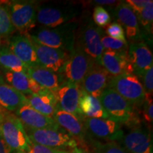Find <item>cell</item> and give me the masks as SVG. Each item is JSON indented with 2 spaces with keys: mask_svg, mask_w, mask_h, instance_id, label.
<instances>
[{
  "mask_svg": "<svg viewBox=\"0 0 153 153\" xmlns=\"http://www.w3.org/2000/svg\"><path fill=\"white\" fill-rule=\"evenodd\" d=\"M77 21H73L55 28L41 26L34 28L28 35L39 43L70 53L73 50Z\"/></svg>",
  "mask_w": 153,
  "mask_h": 153,
  "instance_id": "cell-2",
  "label": "cell"
},
{
  "mask_svg": "<svg viewBox=\"0 0 153 153\" xmlns=\"http://www.w3.org/2000/svg\"><path fill=\"white\" fill-rule=\"evenodd\" d=\"M101 43L104 50H111L128 54L129 47L128 41H122L110 37L104 33V30L101 31Z\"/></svg>",
  "mask_w": 153,
  "mask_h": 153,
  "instance_id": "cell-30",
  "label": "cell"
},
{
  "mask_svg": "<svg viewBox=\"0 0 153 153\" xmlns=\"http://www.w3.org/2000/svg\"><path fill=\"white\" fill-rule=\"evenodd\" d=\"M128 57L133 69V74L137 77L152 68L153 56L148 44L143 42L131 43L128 47Z\"/></svg>",
  "mask_w": 153,
  "mask_h": 153,
  "instance_id": "cell-17",
  "label": "cell"
},
{
  "mask_svg": "<svg viewBox=\"0 0 153 153\" xmlns=\"http://www.w3.org/2000/svg\"><path fill=\"white\" fill-rule=\"evenodd\" d=\"M24 153H55V149L31 143L28 150Z\"/></svg>",
  "mask_w": 153,
  "mask_h": 153,
  "instance_id": "cell-35",
  "label": "cell"
},
{
  "mask_svg": "<svg viewBox=\"0 0 153 153\" xmlns=\"http://www.w3.org/2000/svg\"><path fill=\"white\" fill-rule=\"evenodd\" d=\"M100 65L112 76L133 74V69L126 53L104 50L101 57Z\"/></svg>",
  "mask_w": 153,
  "mask_h": 153,
  "instance_id": "cell-18",
  "label": "cell"
},
{
  "mask_svg": "<svg viewBox=\"0 0 153 153\" xmlns=\"http://www.w3.org/2000/svg\"><path fill=\"white\" fill-rule=\"evenodd\" d=\"M2 109H3V108H1V106H0V111H1V110H2Z\"/></svg>",
  "mask_w": 153,
  "mask_h": 153,
  "instance_id": "cell-41",
  "label": "cell"
},
{
  "mask_svg": "<svg viewBox=\"0 0 153 153\" xmlns=\"http://www.w3.org/2000/svg\"><path fill=\"white\" fill-rule=\"evenodd\" d=\"M14 152L4 140L0 133V153H12Z\"/></svg>",
  "mask_w": 153,
  "mask_h": 153,
  "instance_id": "cell-38",
  "label": "cell"
},
{
  "mask_svg": "<svg viewBox=\"0 0 153 153\" xmlns=\"http://www.w3.org/2000/svg\"><path fill=\"white\" fill-rule=\"evenodd\" d=\"M59 108L84 118L79 108V85L68 80H65L55 92Z\"/></svg>",
  "mask_w": 153,
  "mask_h": 153,
  "instance_id": "cell-15",
  "label": "cell"
},
{
  "mask_svg": "<svg viewBox=\"0 0 153 153\" xmlns=\"http://www.w3.org/2000/svg\"><path fill=\"white\" fill-rule=\"evenodd\" d=\"M0 83H5L4 79L2 72H1V70H0Z\"/></svg>",
  "mask_w": 153,
  "mask_h": 153,
  "instance_id": "cell-40",
  "label": "cell"
},
{
  "mask_svg": "<svg viewBox=\"0 0 153 153\" xmlns=\"http://www.w3.org/2000/svg\"><path fill=\"white\" fill-rule=\"evenodd\" d=\"M12 153H22V152H12Z\"/></svg>",
  "mask_w": 153,
  "mask_h": 153,
  "instance_id": "cell-43",
  "label": "cell"
},
{
  "mask_svg": "<svg viewBox=\"0 0 153 153\" xmlns=\"http://www.w3.org/2000/svg\"><path fill=\"white\" fill-rule=\"evenodd\" d=\"M25 97L32 108L48 117L53 118L59 108L56 95L51 91L40 96L30 94Z\"/></svg>",
  "mask_w": 153,
  "mask_h": 153,
  "instance_id": "cell-22",
  "label": "cell"
},
{
  "mask_svg": "<svg viewBox=\"0 0 153 153\" xmlns=\"http://www.w3.org/2000/svg\"><path fill=\"white\" fill-rule=\"evenodd\" d=\"M30 141L55 150L74 149L81 144L77 140L60 128L55 129H30L24 128Z\"/></svg>",
  "mask_w": 153,
  "mask_h": 153,
  "instance_id": "cell-6",
  "label": "cell"
},
{
  "mask_svg": "<svg viewBox=\"0 0 153 153\" xmlns=\"http://www.w3.org/2000/svg\"><path fill=\"white\" fill-rule=\"evenodd\" d=\"M80 88V87H79ZM79 108L82 116L90 118H109L99 99L86 93L80 88Z\"/></svg>",
  "mask_w": 153,
  "mask_h": 153,
  "instance_id": "cell-24",
  "label": "cell"
},
{
  "mask_svg": "<svg viewBox=\"0 0 153 153\" xmlns=\"http://www.w3.org/2000/svg\"><path fill=\"white\" fill-rule=\"evenodd\" d=\"M112 14L117 21L116 22L123 27L131 43L141 42L142 37L138 19L135 11L126 1H120L116 4L112 9Z\"/></svg>",
  "mask_w": 153,
  "mask_h": 153,
  "instance_id": "cell-12",
  "label": "cell"
},
{
  "mask_svg": "<svg viewBox=\"0 0 153 153\" xmlns=\"http://www.w3.org/2000/svg\"><path fill=\"white\" fill-rule=\"evenodd\" d=\"M7 46L28 68L38 65L33 44L27 33H19L11 36Z\"/></svg>",
  "mask_w": 153,
  "mask_h": 153,
  "instance_id": "cell-19",
  "label": "cell"
},
{
  "mask_svg": "<svg viewBox=\"0 0 153 153\" xmlns=\"http://www.w3.org/2000/svg\"><path fill=\"white\" fill-rule=\"evenodd\" d=\"M149 0H127L126 2L135 11V14H138L148 3Z\"/></svg>",
  "mask_w": 153,
  "mask_h": 153,
  "instance_id": "cell-36",
  "label": "cell"
},
{
  "mask_svg": "<svg viewBox=\"0 0 153 153\" xmlns=\"http://www.w3.org/2000/svg\"><path fill=\"white\" fill-rule=\"evenodd\" d=\"M140 28L142 41L152 42L153 23V1L149 0L148 3L136 14Z\"/></svg>",
  "mask_w": 153,
  "mask_h": 153,
  "instance_id": "cell-26",
  "label": "cell"
},
{
  "mask_svg": "<svg viewBox=\"0 0 153 153\" xmlns=\"http://www.w3.org/2000/svg\"><path fill=\"white\" fill-rule=\"evenodd\" d=\"M106 33L108 36L122 41H127L123 27L118 22H114L107 26Z\"/></svg>",
  "mask_w": 153,
  "mask_h": 153,
  "instance_id": "cell-33",
  "label": "cell"
},
{
  "mask_svg": "<svg viewBox=\"0 0 153 153\" xmlns=\"http://www.w3.org/2000/svg\"><path fill=\"white\" fill-rule=\"evenodd\" d=\"M93 63L83 51L77 47L70 53L69 58L63 69L62 75L65 80H68L80 85L86 74Z\"/></svg>",
  "mask_w": 153,
  "mask_h": 153,
  "instance_id": "cell-11",
  "label": "cell"
},
{
  "mask_svg": "<svg viewBox=\"0 0 153 153\" xmlns=\"http://www.w3.org/2000/svg\"><path fill=\"white\" fill-rule=\"evenodd\" d=\"M108 88L112 89L137 108L145 101V92L143 84L134 74L112 76Z\"/></svg>",
  "mask_w": 153,
  "mask_h": 153,
  "instance_id": "cell-7",
  "label": "cell"
},
{
  "mask_svg": "<svg viewBox=\"0 0 153 153\" xmlns=\"http://www.w3.org/2000/svg\"><path fill=\"white\" fill-rule=\"evenodd\" d=\"M29 38L33 44L38 65L55 73L62 74L70 53L62 50L45 46L35 41L30 36Z\"/></svg>",
  "mask_w": 153,
  "mask_h": 153,
  "instance_id": "cell-10",
  "label": "cell"
},
{
  "mask_svg": "<svg viewBox=\"0 0 153 153\" xmlns=\"http://www.w3.org/2000/svg\"><path fill=\"white\" fill-rule=\"evenodd\" d=\"M94 4H97L99 6L100 5H112V4H116L117 1H115V0H108V1H99V0H97V1H94Z\"/></svg>",
  "mask_w": 153,
  "mask_h": 153,
  "instance_id": "cell-39",
  "label": "cell"
},
{
  "mask_svg": "<svg viewBox=\"0 0 153 153\" xmlns=\"http://www.w3.org/2000/svg\"><path fill=\"white\" fill-rule=\"evenodd\" d=\"M141 108L140 114L147 123L152 124L153 120V103L152 97H145L144 102L140 106Z\"/></svg>",
  "mask_w": 153,
  "mask_h": 153,
  "instance_id": "cell-32",
  "label": "cell"
},
{
  "mask_svg": "<svg viewBox=\"0 0 153 153\" xmlns=\"http://www.w3.org/2000/svg\"><path fill=\"white\" fill-rule=\"evenodd\" d=\"M87 137H94L107 142L119 140L123 135L121 123L111 118H83Z\"/></svg>",
  "mask_w": 153,
  "mask_h": 153,
  "instance_id": "cell-9",
  "label": "cell"
},
{
  "mask_svg": "<svg viewBox=\"0 0 153 153\" xmlns=\"http://www.w3.org/2000/svg\"><path fill=\"white\" fill-rule=\"evenodd\" d=\"M27 74L38 85L55 93L65 81L61 74H57L39 65L28 68Z\"/></svg>",
  "mask_w": 153,
  "mask_h": 153,
  "instance_id": "cell-21",
  "label": "cell"
},
{
  "mask_svg": "<svg viewBox=\"0 0 153 153\" xmlns=\"http://www.w3.org/2000/svg\"><path fill=\"white\" fill-rule=\"evenodd\" d=\"M128 153H153L152 139L150 131L138 125L132 126L128 133L120 140Z\"/></svg>",
  "mask_w": 153,
  "mask_h": 153,
  "instance_id": "cell-13",
  "label": "cell"
},
{
  "mask_svg": "<svg viewBox=\"0 0 153 153\" xmlns=\"http://www.w3.org/2000/svg\"><path fill=\"white\" fill-rule=\"evenodd\" d=\"M27 103L25 95L7 83H0V106L1 108L9 112L16 111Z\"/></svg>",
  "mask_w": 153,
  "mask_h": 153,
  "instance_id": "cell-23",
  "label": "cell"
},
{
  "mask_svg": "<svg viewBox=\"0 0 153 153\" xmlns=\"http://www.w3.org/2000/svg\"><path fill=\"white\" fill-rule=\"evenodd\" d=\"M99 101L111 119L131 126L139 124L140 118L136 115V107L112 89H105Z\"/></svg>",
  "mask_w": 153,
  "mask_h": 153,
  "instance_id": "cell-4",
  "label": "cell"
},
{
  "mask_svg": "<svg viewBox=\"0 0 153 153\" xmlns=\"http://www.w3.org/2000/svg\"><path fill=\"white\" fill-rule=\"evenodd\" d=\"M0 133L13 152L24 153L31 143L20 120L5 109L0 111Z\"/></svg>",
  "mask_w": 153,
  "mask_h": 153,
  "instance_id": "cell-5",
  "label": "cell"
},
{
  "mask_svg": "<svg viewBox=\"0 0 153 153\" xmlns=\"http://www.w3.org/2000/svg\"><path fill=\"white\" fill-rule=\"evenodd\" d=\"M0 68L12 72H24L27 74L28 67L23 63L10 51L7 45L0 48Z\"/></svg>",
  "mask_w": 153,
  "mask_h": 153,
  "instance_id": "cell-25",
  "label": "cell"
},
{
  "mask_svg": "<svg viewBox=\"0 0 153 153\" xmlns=\"http://www.w3.org/2000/svg\"><path fill=\"white\" fill-rule=\"evenodd\" d=\"M143 82V86L145 92V97H152L153 93V67L148 69L140 76Z\"/></svg>",
  "mask_w": 153,
  "mask_h": 153,
  "instance_id": "cell-34",
  "label": "cell"
},
{
  "mask_svg": "<svg viewBox=\"0 0 153 153\" xmlns=\"http://www.w3.org/2000/svg\"><path fill=\"white\" fill-rule=\"evenodd\" d=\"M11 23L9 1L0 2V38H8L15 31Z\"/></svg>",
  "mask_w": 153,
  "mask_h": 153,
  "instance_id": "cell-28",
  "label": "cell"
},
{
  "mask_svg": "<svg viewBox=\"0 0 153 153\" xmlns=\"http://www.w3.org/2000/svg\"><path fill=\"white\" fill-rule=\"evenodd\" d=\"M77 22L74 46L83 51L93 63L100 65L101 55L104 51L101 43L103 29L94 23L88 11H82Z\"/></svg>",
  "mask_w": 153,
  "mask_h": 153,
  "instance_id": "cell-1",
  "label": "cell"
},
{
  "mask_svg": "<svg viewBox=\"0 0 153 153\" xmlns=\"http://www.w3.org/2000/svg\"><path fill=\"white\" fill-rule=\"evenodd\" d=\"M112 76L99 64H93L86 74L79 87L85 91L99 99L105 89L108 88Z\"/></svg>",
  "mask_w": 153,
  "mask_h": 153,
  "instance_id": "cell-14",
  "label": "cell"
},
{
  "mask_svg": "<svg viewBox=\"0 0 153 153\" xmlns=\"http://www.w3.org/2000/svg\"><path fill=\"white\" fill-rule=\"evenodd\" d=\"M38 4L36 1H9L11 21L15 29L25 34L36 28Z\"/></svg>",
  "mask_w": 153,
  "mask_h": 153,
  "instance_id": "cell-8",
  "label": "cell"
},
{
  "mask_svg": "<svg viewBox=\"0 0 153 153\" xmlns=\"http://www.w3.org/2000/svg\"><path fill=\"white\" fill-rule=\"evenodd\" d=\"M55 153H90L87 149L83 148H75L71 150H55Z\"/></svg>",
  "mask_w": 153,
  "mask_h": 153,
  "instance_id": "cell-37",
  "label": "cell"
},
{
  "mask_svg": "<svg viewBox=\"0 0 153 153\" xmlns=\"http://www.w3.org/2000/svg\"><path fill=\"white\" fill-rule=\"evenodd\" d=\"M61 128L65 130L74 138L83 143L87 138L83 118L58 108L53 117Z\"/></svg>",
  "mask_w": 153,
  "mask_h": 153,
  "instance_id": "cell-20",
  "label": "cell"
},
{
  "mask_svg": "<svg viewBox=\"0 0 153 153\" xmlns=\"http://www.w3.org/2000/svg\"><path fill=\"white\" fill-rule=\"evenodd\" d=\"M82 12V7L76 4H38L36 22L44 27L55 28L78 19Z\"/></svg>",
  "mask_w": 153,
  "mask_h": 153,
  "instance_id": "cell-3",
  "label": "cell"
},
{
  "mask_svg": "<svg viewBox=\"0 0 153 153\" xmlns=\"http://www.w3.org/2000/svg\"><path fill=\"white\" fill-rule=\"evenodd\" d=\"M90 146L91 147L90 153H128L116 141L101 143L91 140Z\"/></svg>",
  "mask_w": 153,
  "mask_h": 153,
  "instance_id": "cell-29",
  "label": "cell"
},
{
  "mask_svg": "<svg viewBox=\"0 0 153 153\" xmlns=\"http://www.w3.org/2000/svg\"><path fill=\"white\" fill-rule=\"evenodd\" d=\"M15 115L20 120L24 128L30 129H55L61 128L53 118L44 116L32 108L29 104H25L19 108Z\"/></svg>",
  "mask_w": 153,
  "mask_h": 153,
  "instance_id": "cell-16",
  "label": "cell"
},
{
  "mask_svg": "<svg viewBox=\"0 0 153 153\" xmlns=\"http://www.w3.org/2000/svg\"><path fill=\"white\" fill-rule=\"evenodd\" d=\"M2 72L4 79L5 83L9 85L11 87L14 88L19 92L24 95L30 94L29 87H28V78L27 74L24 72H12L9 70H1Z\"/></svg>",
  "mask_w": 153,
  "mask_h": 153,
  "instance_id": "cell-27",
  "label": "cell"
},
{
  "mask_svg": "<svg viewBox=\"0 0 153 153\" xmlns=\"http://www.w3.org/2000/svg\"><path fill=\"white\" fill-rule=\"evenodd\" d=\"M93 22L99 28L106 27L111 22V16L108 11L101 6H97L93 11Z\"/></svg>",
  "mask_w": 153,
  "mask_h": 153,
  "instance_id": "cell-31",
  "label": "cell"
},
{
  "mask_svg": "<svg viewBox=\"0 0 153 153\" xmlns=\"http://www.w3.org/2000/svg\"><path fill=\"white\" fill-rule=\"evenodd\" d=\"M1 38H0V48H1Z\"/></svg>",
  "mask_w": 153,
  "mask_h": 153,
  "instance_id": "cell-42",
  "label": "cell"
}]
</instances>
